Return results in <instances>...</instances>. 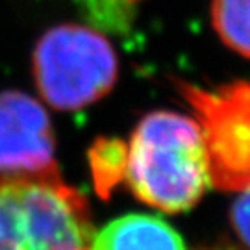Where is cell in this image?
Segmentation results:
<instances>
[{"mask_svg":"<svg viewBox=\"0 0 250 250\" xmlns=\"http://www.w3.org/2000/svg\"><path fill=\"white\" fill-rule=\"evenodd\" d=\"M125 178L145 204L178 213L197 204L209 186L204 135L197 119L152 111L126 146Z\"/></svg>","mask_w":250,"mask_h":250,"instance_id":"cell-1","label":"cell"},{"mask_svg":"<svg viewBox=\"0 0 250 250\" xmlns=\"http://www.w3.org/2000/svg\"><path fill=\"white\" fill-rule=\"evenodd\" d=\"M34 74L50 106L72 111L106 97L117 82L119 62L104 34L80 24H60L37 41Z\"/></svg>","mask_w":250,"mask_h":250,"instance_id":"cell-3","label":"cell"},{"mask_svg":"<svg viewBox=\"0 0 250 250\" xmlns=\"http://www.w3.org/2000/svg\"><path fill=\"white\" fill-rule=\"evenodd\" d=\"M87 250H188L174 228L150 215H125L93 235Z\"/></svg>","mask_w":250,"mask_h":250,"instance_id":"cell-6","label":"cell"},{"mask_svg":"<svg viewBox=\"0 0 250 250\" xmlns=\"http://www.w3.org/2000/svg\"><path fill=\"white\" fill-rule=\"evenodd\" d=\"M126 146L119 141H104L93 150V172L99 186L109 189L121 176H125Z\"/></svg>","mask_w":250,"mask_h":250,"instance_id":"cell-8","label":"cell"},{"mask_svg":"<svg viewBox=\"0 0 250 250\" xmlns=\"http://www.w3.org/2000/svg\"><path fill=\"white\" fill-rule=\"evenodd\" d=\"M87 200L60 170L0 174V250H87Z\"/></svg>","mask_w":250,"mask_h":250,"instance_id":"cell-2","label":"cell"},{"mask_svg":"<svg viewBox=\"0 0 250 250\" xmlns=\"http://www.w3.org/2000/svg\"><path fill=\"white\" fill-rule=\"evenodd\" d=\"M58 170L45 107L24 93H0V174Z\"/></svg>","mask_w":250,"mask_h":250,"instance_id":"cell-5","label":"cell"},{"mask_svg":"<svg viewBox=\"0 0 250 250\" xmlns=\"http://www.w3.org/2000/svg\"><path fill=\"white\" fill-rule=\"evenodd\" d=\"M230 219L235 233L250 249V186L239 191V197L232 204Z\"/></svg>","mask_w":250,"mask_h":250,"instance_id":"cell-10","label":"cell"},{"mask_svg":"<svg viewBox=\"0 0 250 250\" xmlns=\"http://www.w3.org/2000/svg\"><path fill=\"white\" fill-rule=\"evenodd\" d=\"M211 24L228 48L250 58V0H211Z\"/></svg>","mask_w":250,"mask_h":250,"instance_id":"cell-7","label":"cell"},{"mask_svg":"<svg viewBox=\"0 0 250 250\" xmlns=\"http://www.w3.org/2000/svg\"><path fill=\"white\" fill-rule=\"evenodd\" d=\"M178 89L204 135L209 186L237 193L249 188L250 82H230L213 89L182 82Z\"/></svg>","mask_w":250,"mask_h":250,"instance_id":"cell-4","label":"cell"},{"mask_svg":"<svg viewBox=\"0 0 250 250\" xmlns=\"http://www.w3.org/2000/svg\"><path fill=\"white\" fill-rule=\"evenodd\" d=\"M87 9L91 17L104 26H123L135 0H76Z\"/></svg>","mask_w":250,"mask_h":250,"instance_id":"cell-9","label":"cell"}]
</instances>
